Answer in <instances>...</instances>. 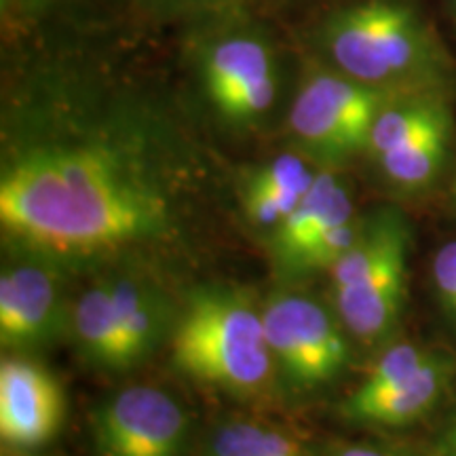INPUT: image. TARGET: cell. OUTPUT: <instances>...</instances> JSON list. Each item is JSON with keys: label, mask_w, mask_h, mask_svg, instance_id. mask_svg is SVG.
I'll use <instances>...</instances> for the list:
<instances>
[{"label": "cell", "mask_w": 456, "mask_h": 456, "mask_svg": "<svg viewBox=\"0 0 456 456\" xmlns=\"http://www.w3.org/2000/svg\"><path fill=\"white\" fill-rule=\"evenodd\" d=\"M0 222L32 252L85 258L161 235L169 201L144 165L121 148L45 144L4 165Z\"/></svg>", "instance_id": "cell-1"}, {"label": "cell", "mask_w": 456, "mask_h": 456, "mask_svg": "<svg viewBox=\"0 0 456 456\" xmlns=\"http://www.w3.org/2000/svg\"><path fill=\"white\" fill-rule=\"evenodd\" d=\"M169 346L180 372L237 395L265 391L277 372L262 309L248 292L228 285L188 294Z\"/></svg>", "instance_id": "cell-2"}, {"label": "cell", "mask_w": 456, "mask_h": 456, "mask_svg": "<svg viewBox=\"0 0 456 456\" xmlns=\"http://www.w3.org/2000/svg\"><path fill=\"white\" fill-rule=\"evenodd\" d=\"M326 43L342 74L393 91L437 77L436 53L412 11L385 0L355 4L328 21Z\"/></svg>", "instance_id": "cell-3"}, {"label": "cell", "mask_w": 456, "mask_h": 456, "mask_svg": "<svg viewBox=\"0 0 456 456\" xmlns=\"http://www.w3.org/2000/svg\"><path fill=\"white\" fill-rule=\"evenodd\" d=\"M408 91L376 87L346 74H311L289 110L294 138L313 157L338 163L370 144L379 114Z\"/></svg>", "instance_id": "cell-4"}, {"label": "cell", "mask_w": 456, "mask_h": 456, "mask_svg": "<svg viewBox=\"0 0 456 456\" xmlns=\"http://www.w3.org/2000/svg\"><path fill=\"white\" fill-rule=\"evenodd\" d=\"M277 372L296 391L332 383L349 362L338 315L300 294H275L262 309Z\"/></svg>", "instance_id": "cell-5"}, {"label": "cell", "mask_w": 456, "mask_h": 456, "mask_svg": "<svg viewBox=\"0 0 456 456\" xmlns=\"http://www.w3.org/2000/svg\"><path fill=\"white\" fill-rule=\"evenodd\" d=\"M94 431L102 456H180L188 419L163 389L135 385L102 403Z\"/></svg>", "instance_id": "cell-6"}, {"label": "cell", "mask_w": 456, "mask_h": 456, "mask_svg": "<svg viewBox=\"0 0 456 456\" xmlns=\"http://www.w3.org/2000/svg\"><path fill=\"white\" fill-rule=\"evenodd\" d=\"M201 77L216 110L228 121H252L275 102V61L258 38L235 37L216 43L205 51Z\"/></svg>", "instance_id": "cell-7"}, {"label": "cell", "mask_w": 456, "mask_h": 456, "mask_svg": "<svg viewBox=\"0 0 456 456\" xmlns=\"http://www.w3.org/2000/svg\"><path fill=\"white\" fill-rule=\"evenodd\" d=\"M70 328L60 275L51 265H15L0 275V342L11 351H34Z\"/></svg>", "instance_id": "cell-8"}, {"label": "cell", "mask_w": 456, "mask_h": 456, "mask_svg": "<svg viewBox=\"0 0 456 456\" xmlns=\"http://www.w3.org/2000/svg\"><path fill=\"white\" fill-rule=\"evenodd\" d=\"M408 226L393 235L383 254L355 281L336 289V315L363 345L387 338L402 317L408 281Z\"/></svg>", "instance_id": "cell-9"}, {"label": "cell", "mask_w": 456, "mask_h": 456, "mask_svg": "<svg viewBox=\"0 0 456 456\" xmlns=\"http://www.w3.org/2000/svg\"><path fill=\"white\" fill-rule=\"evenodd\" d=\"M66 399L55 376L26 357L0 363V437L4 446L41 448L60 431Z\"/></svg>", "instance_id": "cell-10"}, {"label": "cell", "mask_w": 456, "mask_h": 456, "mask_svg": "<svg viewBox=\"0 0 456 456\" xmlns=\"http://www.w3.org/2000/svg\"><path fill=\"white\" fill-rule=\"evenodd\" d=\"M353 218V199L345 182H340L332 171L317 174L294 212L273 228L271 254L279 273L292 277L298 262L313 245L322 241L332 228Z\"/></svg>", "instance_id": "cell-11"}, {"label": "cell", "mask_w": 456, "mask_h": 456, "mask_svg": "<svg viewBox=\"0 0 456 456\" xmlns=\"http://www.w3.org/2000/svg\"><path fill=\"white\" fill-rule=\"evenodd\" d=\"M452 379V362L444 355H433L423 368L416 370L391 389L372 397L351 399L342 403V414L359 423L402 427L425 416L440 402Z\"/></svg>", "instance_id": "cell-12"}, {"label": "cell", "mask_w": 456, "mask_h": 456, "mask_svg": "<svg viewBox=\"0 0 456 456\" xmlns=\"http://www.w3.org/2000/svg\"><path fill=\"white\" fill-rule=\"evenodd\" d=\"M114 309L121 330L125 368L138 366L157 351L175 326L169 300L155 283L125 277L112 281Z\"/></svg>", "instance_id": "cell-13"}, {"label": "cell", "mask_w": 456, "mask_h": 456, "mask_svg": "<svg viewBox=\"0 0 456 456\" xmlns=\"http://www.w3.org/2000/svg\"><path fill=\"white\" fill-rule=\"evenodd\" d=\"M315 178V171L300 157L273 159L249 174L245 184V214L254 224L275 228L294 212Z\"/></svg>", "instance_id": "cell-14"}, {"label": "cell", "mask_w": 456, "mask_h": 456, "mask_svg": "<svg viewBox=\"0 0 456 456\" xmlns=\"http://www.w3.org/2000/svg\"><path fill=\"white\" fill-rule=\"evenodd\" d=\"M70 328L78 342V349L94 366L125 370L112 281L94 283L89 289H85L70 309Z\"/></svg>", "instance_id": "cell-15"}, {"label": "cell", "mask_w": 456, "mask_h": 456, "mask_svg": "<svg viewBox=\"0 0 456 456\" xmlns=\"http://www.w3.org/2000/svg\"><path fill=\"white\" fill-rule=\"evenodd\" d=\"M450 129V112L431 94H403L379 114L370 131L368 151L376 157L410 144V142Z\"/></svg>", "instance_id": "cell-16"}, {"label": "cell", "mask_w": 456, "mask_h": 456, "mask_svg": "<svg viewBox=\"0 0 456 456\" xmlns=\"http://www.w3.org/2000/svg\"><path fill=\"white\" fill-rule=\"evenodd\" d=\"M208 456H306L298 440L254 420H231L214 431Z\"/></svg>", "instance_id": "cell-17"}, {"label": "cell", "mask_w": 456, "mask_h": 456, "mask_svg": "<svg viewBox=\"0 0 456 456\" xmlns=\"http://www.w3.org/2000/svg\"><path fill=\"white\" fill-rule=\"evenodd\" d=\"M448 135L450 129L436 131V134L423 135L406 146L380 155L379 161L383 165L385 175L393 184L408 188V191L431 184L446 159Z\"/></svg>", "instance_id": "cell-18"}, {"label": "cell", "mask_w": 456, "mask_h": 456, "mask_svg": "<svg viewBox=\"0 0 456 456\" xmlns=\"http://www.w3.org/2000/svg\"><path fill=\"white\" fill-rule=\"evenodd\" d=\"M436 353L423 349V346L416 345H395L389 351L383 353V357L370 368L366 379L362 380V385L351 393V399H363L372 397L376 393H383L391 389L393 385L402 383L403 379H408L410 374H414L416 370L425 366Z\"/></svg>", "instance_id": "cell-19"}, {"label": "cell", "mask_w": 456, "mask_h": 456, "mask_svg": "<svg viewBox=\"0 0 456 456\" xmlns=\"http://www.w3.org/2000/svg\"><path fill=\"white\" fill-rule=\"evenodd\" d=\"M431 273L442 309L456 323V241L440 248L433 258Z\"/></svg>", "instance_id": "cell-20"}, {"label": "cell", "mask_w": 456, "mask_h": 456, "mask_svg": "<svg viewBox=\"0 0 456 456\" xmlns=\"http://www.w3.org/2000/svg\"><path fill=\"white\" fill-rule=\"evenodd\" d=\"M159 3L175 9H224L241 0H159Z\"/></svg>", "instance_id": "cell-21"}, {"label": "cell", "mask_w": 456, "mask_h": 456, "mask_svg": "<svg viewBox=\"0 0 456 456\" xmlns=\"http://www.w3.org/2000/svg\"><path fill=\"white\" fill-rule=\"evenodd\" d=\"M336 456H397L385 448L366 446V444H355V446H342Z\"/></svg>", "instance_id": "cell-22"}, {"label": "cell", "mask_w": 456, "mask_h": 456, "mask_svg": "<svg viewBox=\"0 0 456 456\" xmlns=\"http://www.w3.org/2000/svg\"><path fill=\"white\" fill-rule=\"evenodd\" d=\"M448 454L450 456H456V425L452 433H450V440H448Z\"/></svg>", "instance_id": "cell-23"}, {"label": "cell", "mask_w": 456, "mask_h": 456, "mask_svg": "<svg viewBox=\"0 0 456 456\" xmlns=\"http://www.w3.org/2000/svg\"><path fill=\"white\" fill-rule=\"evenodd\" d=\"M452 4H454V15H456V0H452Z\"/></svg>", "instance_id": "cell-24"}]
</instances>
